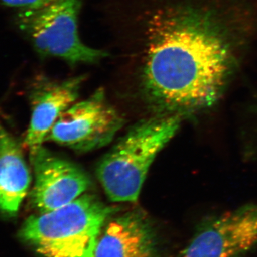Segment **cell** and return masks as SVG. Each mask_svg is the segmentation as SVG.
<instances>
[{"label":"cell","instance_id":"obj_2","mask_svg":"<svg viewBox=\"0 0 257 257\" xmlns=\"http://www.w3.org/2000/svg\"><path fill=\"white\" fill-rule=\"evenodd\" d=\"M91 194L29 217L20 235L44 257H94L101 231L114 212Z\"/></svg>","mask_w":257,"mask_h":257},{"label":"cell","instance_id":"obj_7","mask_svg":"<svg viewBox=\"0 0 257 257\" xmlns=\"http://www.w3.org/2000/svg\"><path fill=\"white\" fill-rule=\"evenodd\" d=\"M35 182L32 205L40 213L64 207L83 195L90 181L84 171L42 146L30 150Z\"/></svg>","mask_w":257,"mask_h":257},{"label":"cell","instance_id":"obj_11","mask_svg":"<svg viewBox=\"0 0 257 257\" xmlns=\"http://www.w3.org/2000/svg\"><path fill=\"white\" fill-rule=\"evenodd\" d=\"M52 1L54 0H0V6L18 10H32L41 8Z\"/></svg>","mask_w":257,"mask_h":257},{"label":"cell","instance_id":"obj_5","mask_svg":"<svg viewBox=\"0 0 257 257\" xmlns=\"http://www.w3.org/2000/svg\"><path fill=\"white\" fill-rule=\"evenodd\" d=\"M123 120L108 102L104 89L72 104L60 115L47 139L81 152L100 148L111 141Z\"/></svg>","mask_w":257,"mask_h":257},{"label":"cell","instance_id":"obj_3","mask_svg":"<svg viewBox=\"0 0 257 257\" xmlns=\"http://www.w3.org/2000/svg\"><path fill=\"white\" fill-rule=\"evenodd\" d=\"M182 118L160 114L140 121L102 159L96 172L111 201L138 200L150 166L177 133Z\"/></svg>","mask_w":257,"mask_h":257},{"label":"cell","instance_id":"obj_4","mask_svg":"<svg viewBox=\"0 0 257 257\" xmlns=\"http://www.w3.org/2000/svg\"><path fill=\"white\" fill-rule=\"evenodd\" d=\"M82 7V0H54L37 9L18 10L14 23L42 57H56L74 66L98 63L109 53L87 46L79 38Z\"/></svg>","mask_w":257,"mask_h":257},{"label":"cell","instance_id":"obj_1","mask_svg":"<svg viewBox=\"0 0 257 257\" xmlns=\"http://www.w3.org/2000/svg\"><path fill=\"white\" fill-rule=\"evenodd\" d=\"M133 12L123 58L149 104L182 117L214 106L247 45L241 10L222 0H141Z\"/></svg>","mask_w":257,"mask_h":257},{"label":"cell","instance_id":"obj_10","mask_svg":"<svg viewBox=\"0 0 257 257\" xmlns=\"http://www.w3.org/2000/svg\"><path fill=\"white\" fill-rule=\"evenodd\" d=\"M30 171L15 139L0 124V210L18 212L28 194Z\"/></svg>","mask_w":257,"mask_h":257},{"label":"cell","instance_id":"obj_8","mask_svg":"<svg viewBox=\"0 0 257 257\" xmlns=\"http://www.w3.org/2000/svg\"><path fill=\"white\" fill-rule=\"evenodd\" d=\"M94 257H158L155 229L138 211L109 219L101 231Z\"/></svg>","mask_w":257,"mask_h":257},{"label":"cell","instance_id":"obj_6","mask_svg":"<svg viewBox=\"0 0 257 257\" xmlns=\"http://www.w3.org/2000/svg\"><path fill=\"white\" fill-rule=\"evenodd\" d=\"M257 243V203L203 224L182 257H239Z\"/></svg>","mask_w":257,"mask_h":257},{"label":"cell","instance_id":"obj_9","mask_svg":"<svg viewBox=\"0 0 257 257\" xmlns=\"http://www.w3.org/2000/svg\"><path fill=\"white\" fill-rule=\"evenodd\" d=\"M84 79L85 76L61 82L39 79L32 92L31 121L25 140L30 150L42 146L60 115L77 99Z\"/></svg>","mask_w":257,"mask_h":257}]
</instances>
